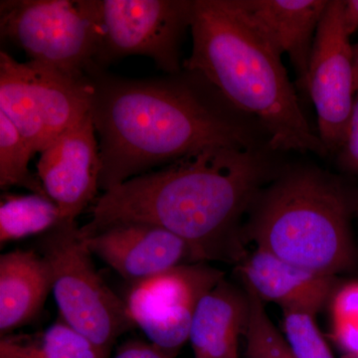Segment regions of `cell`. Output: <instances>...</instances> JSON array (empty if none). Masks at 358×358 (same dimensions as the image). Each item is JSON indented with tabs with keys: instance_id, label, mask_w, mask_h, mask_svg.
Instances as JSON below:
<instances>
[{
	"instance_id": "1",
	"label": "cell",
	"mask_w": 358,
	"mask_h": 358,
	"mask_svg": "<svg viewBox=\"0 0 358 358\" xmlns=\"http://www.w3.org/2000/svg\"><path fill=\"white\" fill-rule=\"evenodd\" d=\"M86 81L103 192L204 148H253L248 131L223 109L222 99L187 71L138 80L93 66Z\"/></svg>"
},
{
	"instance_id": "2",
	"label": "cell",
	"mask_w": 358,
	"mask_h": 358,
	"mask_svg": "<svg viewBox=\"0 0 358 358\" xmlns=\"http://www.w3.org/2000/svg\"><path fill=\"white\" fill-rule=\"evenodd\" d=\"M266 176L254 148H204L103 192L80 231L89 236L115 223L155 224L182 238L195 263L241 261L239 220Z\"/></svg>"
},
{
	"instance_id": "3",
	"label": "cell",
	"mask_w": 358,
	"mask_h": 358,
	"mask_svg": "<svg viewBox=\"0 0 358 358\" xmlns=\"http://www.w3.org/2000/svg\"><path fill=\"white\" fill-rule=\"evenodd\" d=\"M190 29L192 50L183 70L226 105L257 117L274 150L329 152L301 109L281 56L235 0H193Z\"/></svg>"
},
{
	"instance_id": "4",
	"label": "cell",
	"mask_w": 358,
	"mask_h": 358,
	"mask_svg": "<svg viewBox=\"0 0 358 358\" xmlns=\"http://www.w3.org/2000/svg\"><path fill=\"white\" fill-rule=\"evenodd\" d=\"M357 195L317 169L289 171L259 193L245 235L256 248L336 277L357 260L350 227Z\"/></svg>"
},
{
	"instance_id": "5",
	"label": "cell",
	"mask_w": 358,
	"mask_h": 358,
	"mask_svg": "<svg viewBox=\"0 0 358 358\" xmlns=\"http://www.w3.org/2000/svg\"><path fill=\"white\" fill-rule=\"evenodd\" d=\"M50 268L60 317L103 352L136 327L124 299L106 284L92 260L77 222L63 221L38 241Z\"/></svg>"
},
{
	"instance_id": "6",
	"label": "cell",
	"mask_w": 358,
	"mask_h": 358,
	"mask_svg": "<svg viewBox=\"0 0 358 358\" xmlns=\"http://www.w3.org/2000/svg\"><path fill=\"white\" fill-rule=\"evenodd\" d=\"M0 35L30 61L84 79L100 48V0H2Z\"/></svg>"
},
{
	"instance_id": "7",
	"label": "cell",
	"mask_w": 358,
	"mask_h": 358,
	"mask_svg": "<svg viewBox=\"0 0 358 358\" xmlns=\"http://www.w3.org/2000/svg\"><path fill=\"white\" fill-rule=\"evenodd\" d=\"M0 112L34 154L43 152L90 114L86 78L75 79L33 61L20 63L1 51Z\"/></svg>"
},
{
	"instance_id": "8",
	"label": "cell",
	"mask_w": 358,
	"mask_h": 358,
	"mask_svg": "<svg viewBox=\"0 0 358 358\" xmlns=\"http://www.w3.org/2000/svg\"><path fill=\"white\" fill-rule=\"evenodd\" d=\"M193 0H100V48L106 70L128 56H145L169 75L182 72L180 45L192 22Z\"/></svg>"
},
{
	"instance_id": "9",
	"label": "cell",
	"mask_w": 358,
	"mask_h": 358,
	"mask_svg": "<svg viewBox=\"0 0 358 358\" xmlns=\"http://www.w3.org/2000/svg\"><path fill=\"white\" fill-rule=\"evenodd\" d=\"M224 278L223 272L203 263L183 264L129 285L124 300L150 343L178 352L189 339L199 301Z\"/></svg>"
},
{
	"instance_id": "10",
	"label": "cell",
	"mask_w": 358,
	"mask_h": 358,
	"mask_svg": "<svg viewBox=\"0 0 358 358\" xmlns=\"http://www.w3.org/2000/svg\"><path fill=\"white\" fill-rule=\"evenodd\" d=\"M343 4V0L327 1L308 66L307 90L317 110L320 138L329 152H338L343 145L357 92Z\"/></svg>"
},
{
	"instance_id": "11",
	"label": "cell",
	"mask_w": 358,
	"mask_h": 358,
	"mask_svg": "<svg viewBox=\"0 0 358 358\" xmlns=\"http://www.w3.org/2000/svg\"><path fill=\"white\" fill-rule=\"evenodd\" d=\"M37 176L47 196L68 222L96 200L102 169L100 150L91 115L67 129L40 152Z\"/></svg>"
},
{
	"instance_id": "12",
	"label": "cell",
	"mask_w": 358,
	"mask_h": 358,
	"mask_svg": "<svg viewBox=\"0 0 358 358\" xmlns=\"http://www.w3.org/2000/svg\"><path fill=\"white\" fill-rule=\"evenodd\" d=\"M83 238L92 255L109 265L129 285L195 263L182 238L155 224L115 223Z\"/></svg>"
},
{
	"instance_id": "13",
	"label": "cell",
	"mask_w": 358,
	"mask_h": 358,
	"mask_svg": "<svg viewBox=\"0 0 358 358\" xmlns=\"http://www.w3.org/2000/svg\"><path fill=\"white\" fill-rule=\"evenodd\" d=\"M275 52L287 54L301 89H308L313 40L327 0H235Z\"/></svg>"
},
{
	"instance_id": "14",
	"label": "cell",
	"mask_w": 358,
	"mask_h": 358,
	"mask_svg": "<svg viewBox=\"0 0 358 358\" xmlns=\"http://www.w3.org/2000/svg\"><path fill=\"white\" fill-rule=\"evenodd\" d=\"M242 282L265 303H277L282 310L315 315L331 298L333 275L320 274L256 248L240 261Z\"/></svg>"
},
{
	"instance_id": "15",
	"label": "cell",
	"mask_w": 358,
	"mask_h": 358,
	"mask_svg": "<svg viewBox=\"0 0 358 358\" xmlns=\"http://www.w3.org/2000/svg\"><path fill=\"white\" fill-rule=\"evenodd\" d=\"M247 292L221 280L202 296L193 315L189 339L194 358H238L248 327Z\"/></svg>"
},
{
	"instance_id": "16",
	"label": "cell",
	"mask_w": 358,
	"mask_h": 358,
	"mask_svg": "<svg viewBox=\"0 0 358 358\" xmlns=\"http://www.w3.org/2000/svg\"><path fill=\"white\" fill-rule=\"evenodd\" d=\"M52 291L50 268L32 250L0 256V334H13L36 319Z\"/></svg>"
},
{
	"instance_id": "17",
	"label": "cell",
	"mask_w": 358,
	"mask_h": 358,
	"mask_svg": "<svg viewBox=\"0 0 358 358\" xmlns=\"http://www.w3.org/2000/svg\"><path fill=\"white\" fill-rule=\"evenodd\" d=\"M62 319L45 331L10 334L0 339V358H109Z\"/></svg>"
},
{
	"instance_id": "18",
	"label": "cell",
	"mask_w": 358,
	"mask_h": 358,
	"mask_svg": "<svg viewBox=\"0 0 358 358\" xmlns=\"http://www.w3.org/2000/svg\"><path fill=\"white\" fill-rule=\"evenodd\" d=\"M57 205L48 196L3 194L0 201V243L17 241L30 236H43L63 222Z\"/></svg>"
},
{
	"instance_id": "19",
	"label": "cell",
	"mask_w": 358,
	"mask_h": 358,
	"mask_svg": "<svg viewBox=\"0 0 358 358\" xmlns=\"http://www.w3.org/2000/svg\"><path fill=\"white\" fill-rule=\"evenodd\" d=\"M34 155L13 122L0 112V186L2 189L20 186L47 196L38 176L28 169Z\"/></svg>"
},
{
	"instance_id": "20",
	"label": "cell",
	"mask_w": 358,
	"mask_h": 358,
	"mask_svg": "<svg viewBox=\"0 0 358 358\" xmlns=\"http://www.w3.org/2000/svg\"><path fill=\"white\" fill-rule=\"evenodd\" d=\"M248 294L250 317L245 331L244 358H296L285 338L268 317L264 301L244 284Z\"/></svg>"
},
{
	"instance_id": "21",
	"label": "cell",
	"mask_w": 358,
	"mask_h": 358,
	"mask_svg": "<svg viewBox=\"0 0 358 358\" xmlns=\"http://www.w3.org/2000/svg\"><path fill=\"white\" fill-rule=\"evenodd\" d=\"M284 334L296 358H336L320 333L315 315L284 310Z\"/></svg>"
},
{
	"instance_id": "22",
	"label": "cell",
	"mask_w": 358,
	"mask_h": 358,
	"mask_svg": "<svg viewBox=\"0 0 358 358\" xmlns=\"http://www.w3.org/2000/svg\"><path fill=\"white\" fill-rule=\"evenodd\" d=\"M338 152L341 166L346 173L358 178V89L355 92V102L345 140Z\"/></svg>"
},
{
	"instance_id": "23",
	"label": "cell",
	"mask_w": 358,
	"mask_h": 358,
	"mask_svg": "<svg viewBox=\"0 0 358 358\" xmlns=\"http://www.w3.org/2000/svg\"><path fill=\"white\" fill-rule=\"evenodd\" d=\"M331 320L358 324V282H348L334 294Z\"/></svg>"
},
{
	"instance_id": "24",
	"label": "cell",
	"mask_w": 358,
	"mask_h": 358,
	"mask_svg": "<svg viewBox=\"0 0 358 358\" xmlns=\"http://www.w3.org/2000/svg\"><path fill=\"white\" fill-rule=\"evenodd\" d=\"M178 353L164 350L150 341H129L117 350L114 358H174Z\"/></svg>"
},
{
	"instance_id": "25",
	"label": "cell",
	"mask_w": 358,
	"mask_h": 358,
	"mask_svg": "<svg viewBox=\"0 0 358 358\" xmlns=\"http://www.w3.org/2000/svg\"><path fill=\"white\" fill-rule=\"evenodd\" d=\"M333 336L336 345L345 353V357H357L358 324L334 322Z\"/></svg>"
},
{
	"instance_id": "26",
	"label": "cell",
	"mask_w": 358,
	"mask_h": 358,
	"mask_svg": "<svg viewBox=\"0 0 358 358\" xmlns=\"http://www.w3.org/2000/svg\"><path fill=\"white\" fill-rule=\"evenodd\" d=\"M343 26L348 36L358 30V0H345L343 13Z\"/></svg>"
},
{
	"instance_id": "27",
	"label": "cell",
	"mask_w": 358,
	"mask_h": 358,
	"mask_svg": "<svg viewBox=\"0 0 358 358\" xmlns=\"http://www.w3.org/2000/svg\"><path fill=\"white\" fill-rule=\"evenodd\" d=\"M353 71H355V91L358 89V43L352 45Z\"/></svg>"
},
{
	"instance_id": "28",
	"label": "cell",
	"mask_w": 358,
	"mask_h": 358,
	"mask_svg": "<svg viewBox=\"0 0 358 358\" xmlns=\"http://www.w3.org/2000/svg\"><path fill=\"white\" fill-rule=\"evenodd\" d=\"M355 214H357L358 218V192L357 195V200H355Z\"/></svg>"
},
{
	"instance_id": "29",
	"label": "cell",
	"mask_w": 358,
	"mask_h": 358,
	"mask_svg": "<svg viewBox=\"0 0 358 358\" xmlns=\"http://www.w3.org/2000/svg\"><path fill=\"white\" fill-rule=\"evenodd\" d=\"M345 358H358V355L357 357H345Z\"/></svg>"
}]
</instances>
